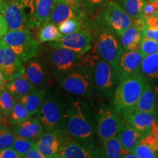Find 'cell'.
I'll list each match as a JSON object with an SVG mask.
<instances>
[{"label":"cell","mask_w":158,"mask_h":158,"mask_svg":"<svg viewBox=\"0 0 158 158\" xmlns=\"http://www.w3.org/2000/svg\"><path fill=\"white\" fill-rule=\"evenodd\" d=\"M67 133L85 147H97L96 116L93 108L82 98H69L65 101Z\"/></svg>","instance_id":"1"},{"label":"cell","mask_w":158,"mask_h":158,"mask_svg":"<svg viewBox=\"0 0 158 158\" xmlns=\"http://www.w3.org/2000/svg\"><path fill=\"white\" fill-rule=\"evenodd\" d=\"M59 87L76 98H92L95 93L92 70V56L86 62L57 78Z\"/></svg>","instance_id":"2"},{"label":"cell","mask_w":158,"mask_h":158,"mask_svg":"<svg viewBox=\"0 0 158 158\" xmlns=\"http://www.w3.org/2000/svg\"><path fill=\"white\" fill-rule=\"evenodd\" d=\"M91 29L94 36V54L109 63L116 74L118 63L124 53L118 35L105 27L97 19L91 23Z\"/></svg>","instance_id":"3"},{"label":"cell","mask_w":158,"mask_h":158,"mask_svg":"<svg viewBox=\"0 0 158 158\" xmlns=\"http://www.w3.org/2000/svg\"><path fill=\"white\" fill-rule=\"evenodd\" d=\"M42 123L45 131L62 132L66 130L65 102L59 92L48 90L39 111L35 114Z\"/></svg>","instance_id":"4"},{"label":"cell","mask_w":158,"mask_h":158,"mask_svg":"<svg viewBox=\"0 0 158 158\" xmlns=\"http://www.w3.org/2000/svg\"><path fill=\"white\" fill-rule=\"evenodd\" d=\"M146 78L141 73L118 84L113 96V105L120 116L133 110L145 86Z\"/></svg>","instance_id":"5"},{"label":"cell","mask_w":158,"mask_h":158,"mask_svg":"<svg viewBox=\"0 0 158 158\" xmlns=\"http://www.w3.org/2000/svg\"><path fill=\"white\" fill-rule=\"evenodd\" d=\"M86 54L65 48L50 47L46 51L47 62L51 76L58 78L62 75L81 66L90 58Z\"/></svg>","instance_id":"6"},{"label":"cell","mask_w":158,"mask_h":158,"mask_svg":"<svg viewBox=\"0 0 158 158\" xmlns=\"http://www.w3.org/2000/svg\"><path fill=\"white\" fill-rule=\"evenodd\" d=\"M2 40L20 57L23 62L30 60L41 51V43L28 29L8 30Z\"/></svg>","instance_id":"7"},{"label":"cell","mask_w":158,"mask_h":158,"mask_svg":"<svg viewBox=\"0 0 158 158\" xmlns=\"http://www.w3.org/2000/svg\"><path fill=\"white\" fill-rule=\"evenodd\" d=\"M92 70L97 98L101 100L113 98L116 85H118L114 69L104 59L94 55L92 56Z\"/></svg>","instance_id":"8"},{"label":"cell","mask_w":158,"mask_h":158,"mask_svg":"<svg viewBox=\"0 0 158 158\" xmlns=\"http://www.w3.org/2000/svg\"><path fill=\"white\" fill-rule=\"evenodd\" d=\"M121 122L122 116L113 104H100L96 115L97 136L100 143L117 135Z\"/></svg>","instance_id":"9"},{"label":"cell","mask_w":158,"mask_h":158,"mask_svg":"<svg viewBox=\"0 0 158 158\" xmlns=\"http://www.w3.org/2000/svg\"><path fill=\"white\" fill-rule=\"evenodd\" d=\"M97 19L110 31L120 36L133 22L130 15L116 2L109 1Z\"/></svg>","instance_id":"10"},{"label":"cell","mask_w":158,"mask_h":158,"mask_svg":"<svg viewBox=\"0 0 158 158\" xmlns=\"http://www.w3.org/2000/svg\"><path fill=\"white\" fill-rule=\"evenodd\" d=\"M94 36L91 29H85L78 32L62 35L57 40L48 42L49 47L65 48L78 51L82 54H87L92 48Z\"/></svg>","instance_id":"11"},{"label":"cell","mask_w":158,"mask_h":158,"mask_svg":"<svg viewBox=\"0 0 158 158\" xmlns=\"http://www.w3.org/2000/svg\"><path fill=\"white\" fill-rule=\"evenodd\" d=\"M0 70L7 82L23 76L26 70L24 62L2 39L0 40Z\"/></svg>","instance_id":"12"},{"label":"cell","mask_w":158,"mask_h":158,"mask_svg":"<svg viewBox=\"0 0 158 158\" xmlns=\"http://www.w3.org/2000/svg\"><path fill=\"white\" fill-rule=\"evenodd\" d=\"M25 64L24 76L36 87H47L50 84L51 74L46 59L37 55Z\"/></svg>","instance_id":"13"},{"label":"cell","mask_w":158,"mask_h":158,"mask_svg":"<svg viewBox=\"0 0 158 158\" xmlns=\"http://www.w3.org/2000/svg\"><path fill=\"white\" fill-rule=\"evenodd\" d=\"M72 18L86 19L88 15L79 4L68 0H56L47 22L59 26L63 21Z\"/></svg>","instance_id":"14"},{"label":"cell","mask_w":158,"mask_h":158,"mask_svg":"<svg viewBox=\"0 0 158 158\" xmlns=\"http://www.w3.org/2000/svg\"><path fill=\"white\" fill-rule=\"evenodd\" d=\"M144 56L139 51L124 52L122 55L116 71L118 84L124 80L141 73V67Z\"/></svg>","instance_id":"15"},{"label":"cell","mask_w":158,"mask_h":158,"mask_svg":"<svg viewBox=\"0 0 158 158\" xmlns=\"http://www.w3.org/2000/svg\"><path fill=\"white\" fill-rule=\"evenodd\" d=\"M98 157L97 147L90 149L84 147L77 140L65 134L61 143L58 158H92Z\"/></svg>","instance_id":"16"},{"label":"cell","mask_w":158,"mask_h":158,"mask_svg":"<svg viewBox=\"0 0 158 158\" xmlns=\"http://www.w3.org/2000/svg\"><path fill=\"white\" fill-rule=\"evenodd\" d=\"M146 26V21L143 16L133 21L130 27L120 35V42L124 52L139 51L143 39V27Z\"/></svg>","instance_id":"17"},{"label":"cell","mask_w":158,"mask_h":158,"mask_svg":"<svg viewBox=\"0 0 158 158\" xmlns=\"http://www.w3.org/2000/svg\"><path fill=\"white\" fill-rule=\"evenodd\" d=\"M133 127L143 133L148 135L158 125L157 114L132 110L122 116Z\"/></svg>","instance_id":"18"},{"label":"cell","mask_w":158,"mask_h":158,"mask_svg":"<svg viewBox=\"0 0 158 158\" xmlns=\"http://www.w3.org/2000/svg\"><path fill=\"white\" fill-rule=\"evenodd\" d=\"M116 136L124 149L134 153V150L144 135L122 117L121 124Z\"/></svg>","instance_id":"19"},{"label":"cell","mask_w":158,"mask_h":158,"mask_svg":"<svg viewBox=\"0 0 158 158\" xmlns=\"http://www.w3.org/2000/svg\"><path fill=\"white\" fill-rule=\"evenodd\" d=\"M11 131L17 137L37 140L45 130L38 118L37 117H30L20 124L13 126Z\"/></svg>","instance_id":"20"},{"label":"cell","mask_w":158,"mask_h":158,"mask_svg":"<svg viewBox=\"0 0 158 158\" xmlns=\"http://www.w3.org/2000/svg\"><path fill=\"white\" fill-rule=\"evenodd\" d=\"M48 90V87H37L30 93L22 97L19 100V101L25 106V108L28 110L31 116H35L40 109L45 99V97H46Z\"/></svg>","instance_id":"21"},{"label":"cell","mask_w":158,"mask_h":158,"mask_svg":"<svg viewBox=\"0 0 158 158\" xmlns=\"http://www.w3.org/2000/svg\"><path fill=\"white\" fill-rule=\"evenodd\" d=\"M156 94L157 92L151 83L146 79L143 90L133 110L157 114L155 106Z\"/></svg>","instance_id":"22"},{"label":"cell","mask_w":158,"mask_h":158,"mask_svg":"<svg viewBox=\"0 0 158 158\" xmlns=\"http://www.w3.org/2000/svg\"><path fill=\"white\" fill-rule=\"evenodd\" d=\"M99 157L119 158L124 157L129 153L122 147L117 136L108 138L101 143V147H98Z\"/></svg>","instance_id":"23"},{"label":"cell","mask_w":158,"mask_h":158,"mask_svg":"<svg viewBox=\"0 0 158 158\" xmlns=\"http://www.w3.org/2000/svg\"><path fill=\"white\" fill-rule=\"evenodd\" d=\"M56 0H35L33 23L35 28H40L48 21Z\"/></svg>","instance_id":"24"},{"label":"cell","mask_w":158,"mask_h":158,"mask_svg":"<svg viewBox=\"0 0 158 158\" xmlns=\"http://www.w3.org/2000/svg\"><path fill=\"white\" fill-rule=\"evenodd\" d=\"M5 87L13 94L16 100H19L22 97L30 93L37 88L29 81L24 75L20 78L7 82Z\"/></svg>","instance_id":"25"},{"label":"cell","mask_w":158,"mask_h":158,"mask_svg":"<svg viewBox=\"0 0 158 158\" xmlns=\"http://www.w3.org/2000/svg\"><path fill=\"white\" fill-rule=\"evenodd\" d=\"M141 73L149 81H158V52L144 56L141 67ZM156 92H158L157 86L155 87Z\"/></svg>","instance_id":"26"},{"label":"cell","mask_w":158,"mask_h":158,"mask_svg":"<svg viewBox=\"0 0 158 158\" xmlns=\"http://www.w3.org/2000/svg\"><path fill=\"white\" fill-rule=\"evenodd\" d=\"M59 30L63 35L78 32L85 29H91V23L86 19L72 18L63 21L58 26ZM92 30V29H91Z\"/></svg>","instance_id":"27"},{"label":"cell","mask_w":158,"mask_h":158,"mask_svg":"<svg viewBox=\"0 0 158 158\" xmlns=\"http://www.w3.org/2000/svg\"><path fill=\"white\" fill-rule=\"evenodd\" d=\"M116 2L124 10L133 21L139 19L143 14L146 0H116Z\"/></svg>","instance_id":"28"},{"label":"cell","mask_w":158,"mask_h":158,"mask_svg":"<svg viewBox=\"0 0 158 158\" xmlns=\"http://www.w3.org/2000/svg\"><path fill=\"white\" fill-rule=\"evenodd\" d=\"M62 35L59 30L58 26L51 22H45L40 27L37 38L41 43H48L60 39Z\"/></svg>","instance_id":"29"},{"label":"cell","mask_w":158,"mask_h":158,"mask_svg":"<svg viewBox=\"0 0 158 158\" xmlns=\"http://www.w3.org/2000/svg\"><path fill=\"white\" fill-rule=\"evenodd\" d=\"M31 117L25 106L19 100H17L12 109L10 114L5 118L7 124L11 126L20 124Z\"/></svg>","instance_id":"30"},{"label":"cell","mask_w":158,"mask_h":158,"mask_svg":"<svg viewBox=\"0 0 158 158\" xmlns=\"http://www.w3.org/2000/svg\"><path fill=\"white\" fill-rule=\"evenodd\" d=\"M16 101V99L6 87L0 88V113L4 118L9 116Z\"/></svg>","instance_id":"31"},{"label":"cell","mask_w":158,"mask_h":158,"mask_svg":"<svg viewBox=\"0 0 158 158\" xmlns=\"http://www.w3.org/2000/svg\"><path fill=\"white\" fill-rule=\"evenodd\" d=\"M110 0H80L81 6L88 15L94 16L100 13Z\"/></svg>","instance_id":"32"},{"label":"cell","mask_w":158,"mask_h":158,"mask_svg":"<svg viewBox=\"0 0 158 158\" xmlns=\"http://www.w3.org/2000/svg\"><path fill=\"white\" fill-rule=\"evenodd\" d=\"M36 142L37 140L27 139L15 136V139L12 147L16 151L21 158H23L27 152L35 147Z\"/></svg>","instance_id":"33"},{"label":"cell","mask_w":158,"mask_h":158,"mask_svg":"<svg viewBox=\"0 0 158 158\" xmlns=\"http://www.w3.org/2000/svg\"><path fill=\"white\" fill-rule=\"evenodd\" d=\"M61 144L45 145L36 142L35 148L38 150L45 158H58V154L60 149Z\"/></svg>","instance_id":"34"},{"label":"cell","mask_w":158,"mask_h":158,"mask_svg":"<svg viewBox=\"0 0 158 158\" xmlns=\"http://www.w3.org/2000/svg\"><path fill=\"white\" fill-rule=\"evenodd\" d=\"M140 51L144 56L155 54L158 52V40H156L143 37L141 41Z\"/></svg>","instance_id":"35"},{"label":"cell","mask_w":158,"mask_h":158,"mask_svg":"<svg viewBox=\"0 0 158 158\" xmlns=\"http://www.w3.org/2000/svg\"><path fill=\"white\" fill-rule=\"evenodd\" d=\"M15 135L7 127L0 129V151L13 147Z\"/></svg>","instance_id":"36"},{"label":"cell","mask_w":158,"mask_h":158,"mask_svg":"<svg viewBox=\"0 0 158 158\" xmlns=\"http://www.w3.org/2000/svg\"><path fill=\"white\" fill-rule=\"evenodd\" d=\"M134 153L138 158H156L157 152L149 146L140 141L139 143L134 150Z\"/></svg>","instance_id":"37"},{"label":"cell","mask_w":158,"mask_h":158,"mask_svg":"<svg viewBox=\"0 0 158 158\" xmlns=\"http://www.w3.org/2000/svg\"><path fill=\"white\" fill-rule=\"evenodd\" d=\"M157 10H158V1L151 2L147 0L143 7L142 16H148V15H152Z\"/></svg>","instance_id":"38"},{"label":"cell","mask_w":158,"mask_h":158,"mask_svg":"<svg viewBox=\"0 0 158 158\" xmlns=\"http://www.w3.org/2000/svg\"><path fill=\"white\" fill-rule=\"evenodd\" d=\"M0 158H21L13 147H9L0 151Z\"/></svg>","instance_id":"39"},{"label":"cell","mask_w":158,"mask_h":158,"mask_svg":"<svg viewBox=\"0 0 158 158\" xmlns=\"http://www.w3.org/2000/svg\"><path fill=\"white\" fill-rule=\"evenodd\" d=\"M147 27L152 29H158V18L155 14L143 16Z\"/></svg>","instance_id":"40"},{"label":"cell","mask_w":158,"mask_h":158,"mask_svg":"<svg viewBox=\"0 0 158 158\" xmlns=\"http://www.w3.org/2000/svg\"><path fill=\"white\" fill-rule=\"evenodd\" d=\"M142 34H143V37H148L158 40V29H152L145 26L142 31Z\"/></svg>","instance_id":"41"},{"label":"cell","mask_w":158,"mask_h":158,"mask_svg":"<svg viewBox=\"0 0 158 158\" xmlns=\"http://www.w3.org/2000/svg\"><path fill=\"white\" fill-rule=\"evenodd\" d=\"M8 31V26L6 22L4 15L0 12V40L2 38L4 35Z\"/></svg>","instance_id":"42"},{"label":"cell","mask_w":158,"mask_h":158,"mask_svg":"<svg viewBox=\"0 0 158 158\" xmlns=\"http://www.w3.org/2000/svg\"><path fill=\"white\" fill-rule=\"evenodd\" d=\"M23 158H45L42 154L35 148V146L31 149H29L26 154Z\"/></svg>","instance_id":"43"},{"label":"cell","mask_w":158,"mask_h":158,"mask_svg":"<svg viewBox=\"0 0 158 158\" xmlns=\"http://www.w3.org/2000/svg\"><path fill=\"white\" fill-rule=\"evenodd\" d=\"M7 83V81H6L5 76H4L1 70H0V88L5 87Z\"/></svg>","instance_id":"44"},{"label":"cell","mask_w":158,"mask_h":158,"mask_svg":"<svg viewBox=\"0 0 158 158\" xmlns=\"http://www.w3.org/2000/svg\"><path fill=\"white\" fill-rule=\"evenodd\" d=\"M4 118L3 117V116L2 115V114L0 113V129H1V128H3V127H7V121H6V120H4Z\"/></svg>","instance_id":"45"},{"label":"cell","mask_w":158,"mask_h":158,"mask_svg":"<svg viewBox=\"0 0 158 158\" xmlns=\"http://www.w3.org/2000/svg\"><path fill=\"white\" fill-rule=\"evenodd\" d=\"M68 1H70V2H75V3H77V4H79V5H81L80 0H68Z\"/></svg>","instance_id":"46"},{"label":"cell","mask_w":158,"mask_h":158,"mask_svg":"<svg viewBox=\"0 0 158 158\" xmlns=\"http://www.w3.org/2000/svg\"><path fill=\"white\" fill-rule=\"evenodd\" d=\"M5 0H0V7H1V6L3 5V3L5 2Z\"/></svg>","instance_id":"47"},{"label":"cell","mask_w":158,"mask_h":158,"mask_svg":"<svg viewBox=\"0 0 158 158\" xmlns=\"http://www.w3.org/2000/svg\"><path fill=\"white\" fill-rule=\"evenodd\" d=\"M153 14H155V15H156V16H157V17L158 18V10H156V11L155 12V13H153Z\"/></svg>","instance_id":"48"},{"label":"cell","mask_w":158,"mask_h":158,"mask_svg":"<svg viewBox=\"0 0 158 158\" xmlns=\"http://www.w3.org/2000/svg\"><path fill=\"white\" fill-rule=\"evenodd\" d=\"M149 1H151V2H155V1H158V0H149Z\"/></svg>","instance_id":"49"},{"label":"cell","mask_w":158,"mask_h":158,"mask_svg":"<svg viewBox=\"0 0 158 158\" xmlns=\"http://www.w3.org/2000/svg\"><path fill=\"white\" fill-rule=\"evenodd\" d=\"M157 157L158 158V152H157Z\"/></svg>","instance_id":"50"}]
</instances>
